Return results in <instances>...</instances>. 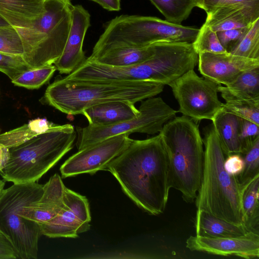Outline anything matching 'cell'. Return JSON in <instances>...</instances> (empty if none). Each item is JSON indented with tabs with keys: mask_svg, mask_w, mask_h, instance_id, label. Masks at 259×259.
<instances>
[{
	"mask_svg": "<svg viewBox=\"0 0 259 259\" xmlns=\"http://www.w3.org/2000/svg\"><path fill=\"white\" fill-rule=\"evenodd\" d=\"M106 170L139 207L153 215L164 211L171 187L167 154L159 134L145 140L132 139Z\"/></svg>",
	"mask_w": 259,
	"mask_h": 259,
	"instance_id": "obj_1",
	"label": "cell"
},
{
	"mask_svg": "<svg viewBox=\"0 0 259 259\" xmlns=\"http://www.w3.org/2000/svg\"><path fill=\"white\" fill-rule=\"evenodd\" d=\"M162 84L149 80H91L58 76L47 88L42 104L71 115L82 114L91 106L126 101L134 104L161 93Z\"/></svg>",
	"mask_w": 259,
	"mask_h": 259,
	"instance_id": "obj_2",
	"label": "cell"
},
{
	"mask_svg": "<svg viewBox=\"0 0 259 259\" xmlns=\"http://www.w3.org/2000/svg\"><path fill=\"white\" fill-rule=\"evenodd\" d=\"M159 134L167 154L170 186L181 193L185 202L192 203L200 187L204 164L198 126L187 116H176Z\"/></svg>",
	"mask_w": 259,
	"mask_h": 259,
	"instance_id": "obj_3",
	"label": "cell"
},
{
	"mask_svg": "<svg viewBox=\"0 0 259 259\" xmlns=\"http://www.w3.org/2000/svg\"><path fill=\"white\" fill-rule=\"evenodd\" d=\"M204 135L203 170L195 200L196 207L230 223L243 224L241 187L237 177L229 175L224 168L225 155L212 124Z\"/></svg>",
	"mask_w": 259,
	"mask_h": 259,
	"instance_id": "obj_4",
	"label": "cell"
},
{
	"mask_svg": "<svg viewBox=\"0 0 259 259\" xmlns=\"http://www.w3.org/2000/svg\"><path fill=\"white\" fill-rule=\"evenodd\" d=\"M70 124H56L46 132L9 148L10 159L0 175L13 184L38 182L71 150L76 139Z\"/></svg>",
	"mask_w": 259,
	"mask_h": 259,
	"instance_id": "obj_5",
	"label": "cell"
},
{
	"mask_svg": "<svg viewBox=\"0 0 259 259\" xmlns=\"http://www.w3.org/2000/svg\"><path fill=\"white\" fill-rule=\"evenodd\" d=\"M68 0H45V12L30 26L15 28L23 47L22 55L30 69L54 64L62 53L71 22Z\"/></svg>",
	"mask_w": 259,
	"mask_h": 259,
	"instance_id": "obj_6",
	"label": "cell"
},
{
	"mask_svg": "<svg viewBox=\"0 0 259 259\" xmlns=\"http://www.w3.org/2000/svg\"><path fill=\"white\" fill-rule=\"evenodd\" d=\"M199 29L159 18L120 15L108 23L93 52L119 46L144 48L158 42L192 44Z\"/></svg>",
	"mask_w": 259,
	"mask_h": 259,
	"instance_id": "obj_7",
	"label": "cell"
},
{
	"mask_svg": "<svg viewBox=\"0 0 259 259\" xmlns=\"http://www.w3.org/2000/svg\"><path fill=\"white\" fill-rule=\"evenodd\" d=\"M43 186L37 182L13 184L0 193V231L11 242L18 258H37L42 235L40 225L22 217L18 211L40 198Z\"/></svg>",
	"mask_w": 259,
	"mask_h": 259,
	"instance_id": "obj_8",
	"label": "cell"
},
{
	"mask_svg": "<svg viewBox=\"0 0 259 259\" xmlns=\"http://www.w3.org/2000/svg\"><path fill=\"white\" fill-rule=\"evenodd\" d=\"M137 117L108 125L89 124L75 128L76 146L80 150L112 137L133 133L154 135L159 133L165 123L176 117L177 111L161 97H151L142 101Z\"/></svg>",
	"mask_w": 259,
	"mask_h": 259,
	"instance_id": "obj_9",
	"label": "cell"
},
{
	"mask_svg": "<svg viewBox=\"0 0 259 259\" xmlns=\"http://www.w3.org/2000/svg\"><path fill=\"white\" fill-rule=\"evenodd\" d=\"M218 84L199 76L191 69L168 85L177 100L178 112L195 122L212 121L223 109L219 99Z\"/></svg>",
	"mask_w": 259,
	"mask_h": 259,
	"instance_id": "obj_10",
	"label": "cell"
},
{
	"mask_svg": "<svg viewBox=\"0 0 259 259\" xmlns=\"http://www.w3.org/2000/svg\"><path fill=\"white\" fill-rule=\"evenodd\" d=\"M131 140L129 135L121 134L79 150L61 166L62 177L93 175L106 170L108 164L126 148Z\"/></svg>",
	"mask_w": 259,
	"mask_h": 259,
	"instance_id": "obj_11",
	"label": "cell"
},
{
	"mask_svg": "<svg viewBox=\"0 0 259 259\" xmlns=\"http://www.w3.org/2000/svg\"><path fill=\"white\" fill-rule=\"evenodd\" d=\"M65 206L48 222L40 224L42 235L50 238H72L88 231L91 217L86 197L65 187Z\"/></svg>",
	"mask_w": 259,
	"mask_h": 259,
	"instance_id": "obj_12",
	"label": "cell"
},
{
	"mask_svg": "<svg viewBox=\"0 0 259 259\" xmlns=\"http://www.w3.org/2000/svg\"><path fill=\"white\" fill-rule=\"evenodd\" d=\"M191 251L221 256H235L244 258L259 257L258 233L249 231L244 235L233 237L211 238L191 236L186 240Z\"/></svg>",
	"mask_w": 259,
	"mask_h": 259,
	"instance_id": "obj_13",
	"label": "cell"
},
{
	"mask_svg": "<svg viewBox=\"0 0 259 259\" xmlns=\"http://www.w3.org/2000/svg\"><path fill=\"white\" fill-rule=\"evenodd\" d=\"M198 69L203 77L227 86L244 72L259 67V60L228 52L198 54Z\"/></svg>",
	"mask_w": 259,
	"mask_h": 259,
	"instance_id": "obj_14",
	"label": "cell"
},
{
	"mask_svg": "<svg viewBox=\"0 0 259 259\" xmlns=\"http://www.w3.org/2000/svg\"><path fill=\"white\" fill-rule=\"evenodd\" d=\"M91 16L81 5L72 6L71 22L69 34L62 54L54 63L60 74H69L87 58L83 51L85 33L90 26Z\"/></svg>",
	"mask_w": 259,
	"mask_h": 259,
	"instance_id": "obj_15",
	"label": "cell"
},
{
	"mask_svg": "<svg viewBox=\"0 0 259 259\" xmlns=\"http://www.w3.org/2000/svg\"><path fill=\"white\" fill-rule=\"evenodd\" d=\"M64 185L60 175L52 176L43 186V193L37 201L22 208L18 213L38 224L46 223L58 215L65 206Z\"/></svg>",
	"mask_w": 259,
	"mask_h": 259,
	"instance_id": "obj_16",
	"label": "cell"
},
{
	"mask_svg": "<svg viewBox=\"0 0 259 259\" xmlns=\"http://www.w3.org/2000/svg\"><path fill=\"white\" fill-rule=\"evenodd\" d=\"M204 24L217 32L250 26L259 18V4H240L218 9L207 15Z\"/></svg>",
	"mask_w": 259,
	"mask_h": 259,
	"instance_id": "obj_17",
	"label": "cell"
},
{
	"mask_svg": "<svg viewBox=\"0 0 259 259\" xmlns=\"http://www.w3.org/2000/svg\"><path fill=\"white\" fill-rule=\"evenodd\" d=\"M155 53L154 45L144 48L119 46L93 52L87 60L114 67H125L146 61Z\"/></svg>",
	"mask_w": 259,
	"mask_h": 259,
	"instance_id": "obj_18",
	"label": "cell"
},
{
	"mask_svg": "<svg viewBox=\"0 0 259 259\" xmlns=\"http://www.w3.org/2000/svg\"><path fill=\"white\" fill-rule=\"evenodd\" d=\"M140 113L135 104L126 101L105 102L85 109L82 114L89 124L108 125L134 118Z\"/></svg>",
	"mask_w": 259,
	"mask_h": 259,
	"instance_id": "obj_19",
	"label": "cell"
},
{
	"mask_svg": "<svg viewBox=\"0 0 259 259\" xmlns=\"http://www.w3.org/2000/svg\"><path fill=\"white\" fill-rule=\"evenodd\" d=\"M45 0H0V16L15 28L27 27L45 13Z\"/></svg>",
	"mask_w": 259,
	"mask_h": 259,
	"instance_id": "obj_20",
	"label": "cell"
},
{
	"mask_svg": "<svg viewBox=\"0 0 259 259\" xmlns=\"http://www.w3.org/2000/svg\"><path fill=\"white\" fill-rule=\"evenodd\" d=\"M241 118L222 109L212 121L221 148L225 155L241 154L239 139Z\"/></svg>",
	"mask_w": 259,
	"mask_h": 259,
	"instance_id": "obj_21",
	"label": "cell"
},
{
	"mask_svg": "<svg viewBox=\"0 0 259 259\" xmlns=\"http://www.w3.org/2000/svg\"><path fill=\"white\" fill-rule=\"evenodd\" d=\"M196 235L211 237H233L249 231L243 225H236L197 209L195 217Z\"/></svg>",
	"mask_w": 259,
	"mask_h": 259,
	"instance_id": "obj_22",
	"label": "cell"
},
{
	"mask_svg": "<svg viewBox=\"0 0 259 259\" xmlns=\"http://www.w3.org/2000/svg\"><path fill=\"white\" fill-rule=\"evenodd\" d=\"M218 92L223 99H259V67L244 72L227 86L219 84Z\"/></svg>",
	"mask_w": 259,
	"mask_h": 259,
	"instance_id": "obj_23",
	"label": "cell"
},
{
	"mask_svg": "<svg viewBox=\"0 0 259 259\" xmlns=\"http://www.w3.org/2000/svg\"><path fill=\"white\" fill-rule=\"evenodd\" d=\"M240 187L243 224L248 231L258 233L259 175Z\"/></svg>",
	"mask_w": 259,
	"mask_h": 259,
	"instance_id": "obj_24",
	"label": "cell"
},
{
	"mask_svg": "<svg viewBox=\"0 0 259 259\" xmlns=\"http://www.w3.org/2000/svg\"><path fill=\"white\" fill-rule=\"evenodd\" d=\"M55 125L46 118L31 120L20 127L0 134V144L8 148L17 146L46 132Z\"/></svg>",
	"mask_w": 259,
	"mask_h": 259,
	"instance_id": "obj_25",
	"label": "cell"
},
{
	"mask_svg": "<svg viewBox=\"0 0 259 259\" xmlns=\"http://www.w3.org/2000/svg\"><path fill=\"white\" fill-rule=\"evenodd\" d=\"M166 20L181 25L197 6L196 0H150Z\"/></svg>",
	"mask_w": 259,
	"mask_h": 259,
	"instance_id": "obj_26",
	"label": "cell"
},
{
	"mask_svg": "<svg viewBox=\"0 0 259 259\" xmlns=\"http://www.w3.org/2000/svg\"><path fill=\"white\" fill-rule=\"evenodd\" d=\"M56 70L53 65L30 69L12 80V82L27 89H37L49 82Z\"/></svg>",
	"mask_w": 259,
	"mask_h": 259,
	"instance_id": "obj_27",
	"label": "cell"
},
{
	"mask_svg": "<svg viewBox=\"0 0 259 259\" xmlns=\"http://www.w3.org/2000/svg\"><path fill=\"white\" fill-rule=\"evenodd\" d=\"M224 99L225 103H223V109L259 125V99L245 100L227 98Z\"/></svg>",
	"mask_w": 259,
	"mask_h": 259,
	"instance_id": "obj_28",
	"label": "cell"
},
{
	"mask_svg": "<svg viewBox=\"0 0 259 259\" xmlns=\"http://www.w3.org/2000/svg\"><path fill=\"white\" fill-rule=\"evenodd\" d=\"M240 154L244 163L242 171L237 177L241 187L259 175V137Z\"/></svg>",
	"mask_w": 259,
	"mask_h": 259,
	"instance_id": "obj_29",
	"label": "cell"
},
{
	"mask_svg": "<svg viewBox=\"0 0 259 259\" xmlns=\"http://www.w3.org/2000/svg\"><path fill=\"white\" fill-rule=\"evenodd\" d=\"M230 53L259 60V18L251 24L239 44Z\"/></svg>",
	"mask_w": 259,
	"mask_h": 259,
	"instance_id": "obj_30",
	"label": "cell"
},
{
	"mask_svg": "<svg viewBox=\"0 0 259 259\" xmlns=\"http://www.w3.org/2000/svg\"><path fill=\"white\" fill-rule=\"evenodd\" d=\"M192 45L198 55L203 53L227 52L221 44L217 33L204 23L199 29Z\"/></svg>",
	"mask_w": 259,
	"mask_h": 259,
	"instance_id": "obj_31",
	"label": "cell"
},
{
	"mask_svg": "<svg viewBox=\"0 0 259 259\" xmlns=\"http://www.w3.org/2000/svg\"><path fill=\"white\" fill-rule=\"evenodd\" d=\"M0 52L21 56L23 54V47L19 34L11 25L0 27Z\"/></svg>",
	"mask_w": 259,
	"mask_h": 259,
	"instance_id": "obj_32",
	"label": "cell"
},
{
	"mask_svg": "<svg viewBox=\"0 0 259 259\" xmlns=\"http://www.w3.org/2000/svg\"><path fill=\"white\" fill-rule=\"evenodd\" d=\"M30 69L21 55L0 52V71L12 80Z\"/></svg>",
	"mask_w": 259,
	"mask_h": 259,
	"instance_id": "obj_33",
	"label": "cell"
},
{
	"mask_svg": "<svg viewBox=\"0 0 259 259\" xmlns=\"http://www.w3.org/2000/svg\"><path fill=\"white\" fill-rule=\"evenodd\" d=\"M251 25L247 27L216 32L221 44L227 52L230 53L239 44L248 32Z\"/></svg>",
	"mask_w": 259,
	"mask_h": 259,
	"instance_id": "obj_34",
	"label": "cell"
},
{
	"mask_svg": "<svg viewBox=\"0 0 259 259\" xmlns=\"http://www.w3.org/2000/svg\"><path fill=\"white\" fill-rule=\"evenodd\" d=\"M196 7L208 15L218 9L236 5H258L259 0H196Z\"/></svg>",
	"mask_w": 259,
	"mask_h": 259,
	"instance_id": "obj_35",
	"label": "cell"
},
{
	"mask_svg": "<svg viewBox=\"0 0 259 259\" xmlns=\"http://www.w3.org/2000/svg\"><path fill=\"white\" fill-rule=\"evenodd\" d=\"M258 137V125L250 120L241 118L239 139L242 147V152Z\"/></svg>",
	"mask_w": 259,
	"mask_h": 259,
	"instance_id": "obj_36",
	"label": "cell"
},
{
	"mask_svg": "<svg viewBox=\"0 0 259 259\" xmlns=\"http://www.w3.org/2000/svg\"><path fill=\"white\" fill-rule=\"evenodd\" d=\"M224 163V168L230 175L237 177L242 171L244 163L240 154H233L227 156Z\"/></svg>",
	"mask_w": 259,
	"mask_h": 259,
	"instance_id": "obj_37",
	"label": "cell"
},
{
	"mask_svg": "<svg viewBox=\"0 0 259 259\" xmlns=\"http://www.w3.org/2000/svg\"><path fill=\"white\" fill-rule=\"evenodd\" d=\"M18 258L17 252L10 240L0 231V259Z\"/></svg>",
	"mask_w": 259,
	"mask_h": 259,
	"instance_id": "obj_38",
	"label": "cell"
},
{
	"mask_svg": "<svg viewBox=\"0 0 259 259\" xmlns=\"http://www.w3.org/2000/svg\"><path fill=\"white\" fill-rule=\"evenodd\" d=\"M99 4L104 9L109 11H118L120 10V0H90Z\"/></svg>",
	"mask_w": 259,
	"mask_h": 259,
	"instance_id": "obj_39",
	"label": "cell"
},
{
	"mask_svg": "<svg viewBox=\"0 0 259 259\" xmlns=\"http://www.w3.org/2000/svg\"><path fill=\"white\" fill-rule=\"evenodd\" d=\"M9 159V148L0 144V171L5 167Z\"/></svg>",
	"mask_w": 259,
	"mask_h": 259,
	"instance_id": "obj_40",
	"label": "cell"
},
{
	"mask_svg": "<svg viewBox=\"0 0 259 259\" xmlns=\"http://www.w3.org/2000/svg\"><path fill=\"white\" fill-rule=\"evenodd\" d=\"M10 25H11L0 16V27L7 26Z\"/></svg>",
	"mask_w": 259,
	"mask_h": 259,
	"instance_id": "obj_41",
	"label": "cell"
},
{
	"mask_svg": "<svg viewBox=\"0 0 259 259\" xmlns=\"http://www.w3.org/2000/svg\"><path fill=\"white\" fill-rule=\"evenodd\" d=\"M5 181L4 180L0 179V193L4 189L5 185Z\"/></svg>",
	"mask_w": 259,
	"mask_h": 259,
	"instance_id": "obj_42",
	"label": "cell"
},
{
	"mask_svg": "<svg viewBox=\"0 0 259 259\" xmlns=\"http://www.w3.org/2000/svg\"><path fill=\"white\" fill-rule=\"evenodd\" d=\"M1 128H0V132H1Z\"/></svg>",
	"mask_w": 259,
	"mask_h": 259,
	"instance_id": "obj_43",
	"label": "cell"
},
{
	"mask_svg": "<svg viewBox=\"0 0 259 259\" xmlns=\"http://www.w3.org/2000/svg\"><path fill=\"white\" fill-rule=\"evenodd\" d=\"M68 1H70V0H68Z\"/></svg>",
	"mask_w": 259,
	"mask_h": 259,
	"instance_id": "obj_44",
	"label": "cell"
}]
</instances>
